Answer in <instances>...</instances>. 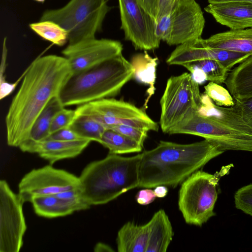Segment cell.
<instances>
[{"label":"cell","mask_w":252,"mask_h":252,"mask_svg":"<svg viewBox=\"0 0 252 252\" xmlns=\"http://www.w3.org/2000/svg\"><path fill=\"white\" fill-rule=\"evenodd\" d=\"M72 74L63 56L48 55L32 62L5 118L8 146L19 147L27 139L37 117L49 102L58 96Z\"/></svg>","instance_id":"obj_1"},{"label":"cell","mask_w":252,"mask_h":252,"mask_svg":"<svg viewBox=\"0 0 252 252\" xmlns=\"http://www.w3.org/2000/svg\"><path fill=\"white\" fill-rule=\"evenodd\" d=\"M224 152L207 139L190 144L160 141L141 153L139 187H175Z\"/></svg>","instance_id":"obj_2"},{"label":"cell","mask_w":252,"mask_h":252,"mask_svg":"<svg viewBox=\"0 0 252 252\" xmlns=\"http://www.w3.org/2000/svg\"><path fill=\"white\" fill-rule=\"evenodd\" d=\"M141 154L124 157L110 154L88 164L79 177L84 200L90 205L106 204L139 187Z\"/></svg>","instance_id":"obj_3"},{"label":"cell","mask_w":252,"mask_h":252,"mask_svg":"<svg viewBox=\"0 0 252 252\" xmlns=\"http://www.w3.org/2000/svg\"><path fill=\"white\" fill-rule=\"evenodd\" d=\"M133 73L130 62L121 54L72 74L58 97L64 107L112 98L133 77Z\"/></svg>","instance_id":"obj_4"},{"label":"cell","mask_w":252,"mask_h":252,"mask_svg":"<svg viewBox=\"0 0 252 252\" xmlns=\"http://www.w3.org/2000/svg\"><path fill=\"white\" fill-rule=\"evenodd\" d=\"M111 9L106 0H70L63 7L44 11L39 21H54L68 34V44L95 38Z\"/></svg>","instance_id":"obj_5"},{"label":"cell","mask_w":252,"mask_h":252,"mask_svg":"<svg viewBox=\"0 0 252 252\" xmlns=\"http://www.w3.org/2000/svg\"><path fill=\"white\" fill-rule=\"evenodd\" d=\"M229 168L222 167L214 174L198 170L182 183L178 206L186 223L201 226L215 215L217 187L220 178Z\"/></svg>","instance_id":"obj_6"},{"label":"cell","mask_w":252,"mask_h":252,"mask_svg":"<svg viewBox=\"0 0 252 252\" xmlns=\"http://www.w3.org/2000/svg\"><path fill=\"white\" fill-rule=\"evenodd\" d=\"M201 94L199 84L190 73L171 76L160 100V128L164 133L197 111Z\"/></svg>","instance_id":"obj_7"},{"label":"cell","mask_w":252,"mask_h":252,"mask_svg":"<svg viewBox=\"0 0 252 252\" xmlns=\"http://www.w3.org/2000/svg\"><path fill=\"white\" fill-rule=\"evenodd\" d=\"M205 20L195 0H177L171 11L156 23V33L169 45L201 38Z\"/></svg>","instance_id":"obj_8"},{"label":"cell","mask_w":252,"mask_h":252,"mask_svg":"<svg viewBox=\"0 0 252 252\" xmlns=\"http://www.w3.org/2000/svg\"><path fill=\"white\" fill-rule=\"evenodd\" d=\"M168 134H188L202 137L220 150L252 152V135L232 128L194 113L172 128Z\"/></svg>","instance_id":"obj_9"},{"label":"cell","mask_w":252,"mask_h":252,"mask_svg":"<svg viewBox=\"0 0 252 252\" xmlns=\"http://www.w3.org/2000/svg\"><path fill=\"white\" fill-rule=\"evenodd\" d=\"M24 203L5 180L0 181V252H18L23 246L27 229Z\"/></svg>","instance_id":"obj_10"},{"label":"cell","mask_w":252,"mask_h":252,"mask_svg":"<svg viewBox=\"0 0 252 252\" xmlns=\"http://www.w3.org/2000/svg\"><path fill=\"white\" fill-rule=\"evenodd\" d=\"M80 188L79 177L51 164L34 169L27 173L18 184V195L25 203L35 197L54 195Z\"/></svg>","instance_id":"obj_11"},{"label":"cell","mask_w":252,"mask_h":252,"mask_svg":"<svg viewBox=\"0 0 252 252\" xmlns=\"http://www.w3.org/2000/svg\"><path fill=\"white\" fill-rule=\"evenodd\" d=\"M121 21L126 40L135 49L154 50L159 46L160 40L156 33L155 20L136 0H118Z\"/></svg>","instance_id":"obj_12"},{"label":"cell","mask_w":252,"mask_h":252,"mask_svg":"<svg viewBox=\"0 0 252 252\" xmlns=\"http://www.w3.org/2000/svg\"><path fill=\"white\" fill-rule=\"evenodd\" d=\"M123 49L118 40L94 38L68 44L62 53L68 61L72 74H75L122 54Z\"/></svg>","instance_id":"obj_13"},{"label":"cell","mask_w":252,"mask_h":252,"mask_svg":"<svg viewBox=\"0 0 252 252\" xmlns=\"http://www.w3.org/2000/svg\"><path fill=\"white\" fill-rule=\"evenodd\" d=\"M76 116L88 117L103 125L107 129L116 124L119 119L147 118L143 109L113 98H103L77 106Z\"/></svg>","instance_id":"obj_14"},{"label":"cell","mask_w":252,"mask_h":252,"mask_svg":"<svg viewBox=\"0 0 252 252\" xmlns=\"http://www.w3.org/2000/svg\"><path fill=\"white\" fill-rule=\"evenodd\" d=\"M190 40L179 45L166 60L169 65L184 64L203 60H216L220 63L228 70L251 55L211 48L202 45L199 39Z\"/></svg>","instance_id":"obj_15"},{"label":"cell","mask_w":252,"mask_h":252,"mask_svg":"<svg viewBox=\"0 0 252 252\" xmlns=\"http://www.w3.org/2000/svg\"><path fill=\"white\" fill-rule=\"evenodd\" d=\"M216 21L230 30L252 28V4L244 1L209 3L204 8Z\"/></svg>","instance_id":"obj_16"},{"label":"cell","mask_w":252,"mask_h":252,"mask_svg":"<svg viewBox=\"0 0 252 252\" xmlns=\"http://www.w3.org/2000/svg\"><path fill=\"white\" fill-rule=\"evenodd\" d=\"M91 142L88 139L74 141L47 139L34 145L31 153L37 154L50 164H53L59 160L78 156Z\"/></svg>","instance_id":"obj_17"},{"label":"cell","mask_w":252,"mask_h":252,"mask_svg":"<svg viewBox=\"0 0 252 252\" xmlns=\"http://www.w3.org/2000/svg\"><path fill=\"white\" fill-rule=\"evenodd\" d=\"M205 47L252 55V28L230 30L216 33L207 39L200 38Z\"/></svg>","instance_id":"obj_18"},{"label":"cell","mask_w":252,"mask_h":252,"mask_svg":"<svg viewBox=\"0 0 252 252\" xmlns=\"http://www.w3.org/2000/svg\"><path fill=\"white\" fill-rule=\"evenodd\" d=\"M197 113L225 126L252 135V128L236 112L233 106H218L205 93L201 94Z\"/></svg>","instance_id":"obj_19"},{"label":"cell","mask_w":252,"mask_h":252,"mask_svg":"<svg viewBox=\"0 0 252 252\" xmlns=\"http://www.w3.org/2000/svg\"><path fill=\"white\" fill-rule=\"evenodd\" d=\"M63 107L58 97L52 98L34 122L27 139L18 148L23 152L31 153L34 145L46 140L50 135V129L53 119Z\"/></svg>","instance_id":"obj_20"},{"label":"cell","mask_w":252,"mask_h":252,"mask_svg":"<svg viewBox=\"0 0 252 252\" xmlns=\"http://www.w3.org/2000/svg\"><path fill=\"white\" fill-rule=\"evenodd\" d=\"M149 235L146 252H165L173 236L168 216L163 209L156 212L147 222Z\"/></svg>","instance_id":"obj_21"},{"label":"cell","mask_w":252,"mask_h":252,"mask_svg":"<svg viewBox=\"0 0 252 252\" xmlns=\"http://www.w3.org/2000/svg\"><path fill=\"white\" fill-rule=\"evenodd\" d=\"M224 83L234 99L252 97V55L229 71Z\"/></svg>","instance_id":"obj_22"},{"label":"cell","mask_w":252,"mask_h":252,"mask_svg":"<svg viewBox=\"0 0 252 252\" xmlns=\"http://www.w3.org/2000/svg\"><path fill=\"white\" fill-rule=\"evenodd\" d=\"M149 235L148 223L140 225L128 221L118 232L116 238L119 252H146Z\"/></svg>","instance_id":"obj_23"},{"label":"cell","mask_w":252,"mask_h":252,"mask_svg":"<svg viewBox=\"0 0 252 252\" xmlns=\"http://www.w3.org/2000/svg\"><path fill=\"white\" fill-rule=\"evenodd\" d=\"M158 60L157 58H152L145 51L144 53L134 56L130 62L134 70L133 77L139 82L149 86L145 105L155 93Z\"/></svg>","instance_id":"obj_24"},{"label":"cell","mask_w":252,"mask_h":252,"mask_svg":"<svg viewBox=\"0 0 252 252\" xmlns=\"http://www.w3.org/2000/svg\"><path fill=\"white\" fill-rule=\"evenodd\" d=\"M31 203L35 214L44 218L62 217L75 212L67 201L56 194L35 197L32 199Z\"/></svg>","instance_id":"obj_25"},{"label":"cell","mask_w":252,"mask_h":252,"mask_svg":"<svg viewBox=\"0 0 252 252\" xmlns=\"http://www.w3.org/2000/svg\"><path fill=\"white\" fill-rule=\"evenodd\" d=\"M99 143L109 150V153L116 155L140 152L143 146L136 141L110 129H106Z\"/></svg>","instance_id":"obj_26"},{"label":"cell","mask_w":252,"mask_h":252,"mask_svg":"<svg viewBox=\"0 0 252 252\" xmlns=\"http://www.w3.org/2000/svg\"><path fill=\"white\" fill-rule=\"evenodd\" d=\"M30 29L43 39L59 46L68 41L67 31L58 23L50 20L39 21L29 24Z\"/></svg>","instance_id":"obj_27"},{"label":"cell","mask_w":252,"mask_h":252,"mask_svg":"<svg viewBox=\"0 0 252 252\" xmlns=\"http://www.w3.org/2000/svg\"><path fill=\"white\" fill-rule=\"evenodd\" d=\"M82 138L100 143L106 127L85 116H76L68 126Z\"/></svg>","instance_id":"obj_28"},{"label":"cell","mask_w":252,"mask_h":252,"mask_svg":"<svg viewBox=\"0 0 252 252\" xmlns=\"http://www.w3.org/2000/svg\"><path fill=\"white\" fill-rule=\"evenodd\" d=\"M188 63L202 69L206 76L207 81L218 84L225 82L229 71L220 63L216 60H203Z\"/></svg>","instance_id":"obj_29"},{"label":"cell","mask_w":252,"mask_h":252,"mask_svg":"<svg viewBox=\"0 0 252 252\" xmlns=\"http://www.w3.org/2000/svg\"><path fill=\"white\" fill-rule=\"evenodd\" d=\"M206 94L217 105L230 107L234 105V99L228 90L214 82L204 86Z\"/></svg>","instance_id":"obj_30"},{"label":"cell","mask_w":252,"mask_h":252,"mask_svg":"<svg viewBox=\"0 0 252 252\" xmlns=\"http://www.w3.org/2000/svg\"><path fill=\"white\" fill-rule=\"evenodd\" d=\"M235 207L252 216V184L239 189L235 193Z\"/></svg>","instance_id":"obj_31"},{"label":"cell","mask_w":252,"mask_h":252,"mask_svg":"<svg viewBox=\"0 0 252 252\" xmlns=\"http://www.w3.org/2000/svg\"><path fill=\"white\" fill-rule=\"evenodd\" d=\"M56 195L67 201L75 212L86 210L91 207L83 198L80 188L63 191Z\"/></svg>","instance_id":"obj_32"},{"label":"cell","mask_w":252,"mask_h":252,"mask_svg":"<svg viewBox=\"0 0 252 252\" xmlns=\"http://www.w3.org/2000/svg\"><path fill=\"white\" fill-rule=\"evenodd\" d=\"M75 117V110L63 107L55 115L53 119L50 129V134L68 127Z\"/></svg>","instance_id":"obj_33"},{"label":"cell","mask_w":252,"mask_h":252,"mask_svg":"<svg viewBox=\"0 0 252 252\" xmlns=\"http://www.w3.org/2000/svg\"><path fill=\"white\" fill-rule=\"evenodd\" d=\"M107 129H110L124 134L136 141L143 146L147 137L148 132L146 130L122 124L113 125L109 126Z\"/></svg>","instance_id":"obj_34"},{"label":"cell","mask_w":252,"mask_h":252,"mask_svg":"<svg viewBox=\"0 0 252 252\" xmlns=\"http://www.w3.org/2000/svg\"><path fill=\"white\" fill-rule=\"evenodd\" d=\"M234 99L233 108L243 120L252 128V97Z\"/></svg>","instance_id":"obj_35"},{"label":"cell","mask_w":252,"mask_h":252,"mask_svg":"<svg viewBox=\"0 0 252 252\" xmlns=\"http://www.w3.org/2000/svg\"><path fill=\"white\" fill-rule=\"evenodd\" d=\"M47 139L60 141H74L85 139L82 138L76 132L68 127L51 134L46 140Z\"/></svg>","instance_id":"obj_36"},{"label":"cell","mask_w":252,"mask_h":252,"mask_svg":"<svg viewBox=\"0 0 252 252\" xmlns=\"http://www.w3.org/2000/svg\"><path fill=\"white\" fill-rule=\"evenodd\" d=\"M177 1V0H158L155 18L156 23L171 11Z\"/></svg>","instance_id":"obj_37"},{"label":"cell","mask_w":252,"mask_h":252,"mask_svg":"<svg viewBox=\"0 0 252 252\" xmlns=\"http://www.w3.org/2000/svg\"><path fill=\"white\" fill-rule=\"evenodd\" d=\"M147 188L139 190L136 195L138 203L142 205H147L153 202L156 198L154 190Z\"/></svg>","instance_id":"obj_38"},{"label":"cell","mask_w":252,"mask_h":252,"mask_svg":"<svg viewBox=\"0 0 252 252\" xmlns=\"http://www.w3.org/2000/svg\"><path fill=\"white\" fill-rule=\"evenodd\" d=\"M182 66L190 72L193 79L199 85H202L207 81L205 74L200 68L188 63L184 64Z\"/></svg>","instance_id":"obj_39"},{"label":"cell","mask_w":252,"mask_h":252,"mask_svg":"<svg viewBox=\"0 0 252 252\" xmlns=\"http://www.w3.org/2000/svg\"><path fill=\"white\" fill-rule=\"evenodd\" d=\"M141 7L155 20L158 0H136ZM156 22V21H155Z\"/></svg>","instance_id":"obj_40"},{"label":"cell","mask_w":252,"mask_h":252,"mask_svg":"<svg viewBox=\"0 0 252 252\" xmlns=\"http://www.w3.org/2000/svg\"><path fill=\"white\" fill-rule=\"evenodd\" d=\"M154 191L156 197L163 198L167 195L168 189L165 186L159 185L155 187Z\"/></svg>","instance_id":"obj_41"},{"label":"cell","mask_w":252,"mask_h":252,"mask_svg":"<svg viewBox=\"0 0 252 252\" xmlns=\"http://www.w3.org/2000/svg\"><path fill=\"white\" fill-rule=\"evenodd\" d=\"M95 252H112L114 250L108 245L103 243H97L94 248Z\"/></svg>","instance_id":"obj_42"},{"label":"cell","mask_w":252,"mask_h":252,"mask_svg":"<svg viewBox=\"0 0 252 252\" xmlns=\"http://www.w3.org/2000/svg\"><path fill=\"white\" fill-rule=\"evenodd\" d=\"M209 3H220L232 1H244L252 4V0H208Z\"/></svg>","instance_id":"obj_43"},{"label":"cell","mask_w":252,"mask_h":252,"mask_svg":"<svg viewBox=\"0 0 252 252\" xmlns=\"http://www.w3.org/2000/svg\"><path fill=\"white\" fill-rule=\"evenodd\" d=\"M34 0L39 2H41V3H43L45 1V0Z\"/></svg>","instance_id":"obj_44"}]
</instances>
